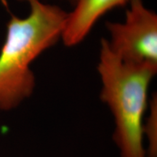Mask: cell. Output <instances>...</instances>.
<instances>
[{
    "label": "cell",
    "mask_w": 157,
    "mask_h": 157,
    "mask_svg": "<svg viewBox=\"0 0 157 157\" xmlns=\"http://www.w3.org/2000/svg\"><path fill=\"white\" fill-rule=\"evenodd\" d=\"M129 0H76L68 13L61 39L66 47L81 43L104 14L113 8L127 5Z\"/></svg>",
    "instance_id": "277c9868"
},
{
    "label": "cell",
    "mask_w": 157,
    "mask_h": 157,
    "mask_svg": "<svg viewBox=\"0 0 157 157\" xmlns=\"http://www.w3.org/2000/svg\"><path fill=\"white\" fill-rule=\"evenodd\" d=\"M30 7L27 17L12 15L0 51V109L10 111L34 91L31 64L61 39L68 13L42 0H20Z\"/></svg>",
    "instance_id": "6da1fadb"
},
{
    "label": "cell",
    "mask_w": 157,
    "mask_h": 157,
    "mask_svg": "<svg viewBox=\"0 0 157 157\" xmlns=\"http://www.w3.org/2000/svg\"><path fill=\"white\" fill-rule=\"evenodd\" d=\"M124 22L105 23L109 48L125 61L157 65V15L143 0H129Z\"/></svg>",
    "instance_id": "3957f363"
},
{
    "label": "cell",
    "mask_w": 157,
    "mask_h": 157,
    "mask_svg": "<svg viewBox=\"0 0 157 157\" xmlns=\"http://www.w3.org/2000/svg\"><path fill=\"white\" fill-rule=\"evenodd\" d=\"M60 1H63V2H68V3H70L71 5H74V4L76 3V0H60Z\"/></svg>",
    "instance_id": "5b68a950"
},
{
    "label": "cell",
    "mask_w": 157,
    "mask_h": 157,
    "mask_svg": "<svg viewBox=\"0 0 157 157\" xmlns=\"http://www.w3.org/2000/svg\"><path fill=\"white\" fill-rule=\"evenodd\" d=\"M98 71L102 83L101 98L114 117L113 140L121 157H146L143 119L157 65L121 60L110 49L107 39H102Z\"/></svg>",
    "instance_id": "7a4b0ae2"
}]
</instances>
